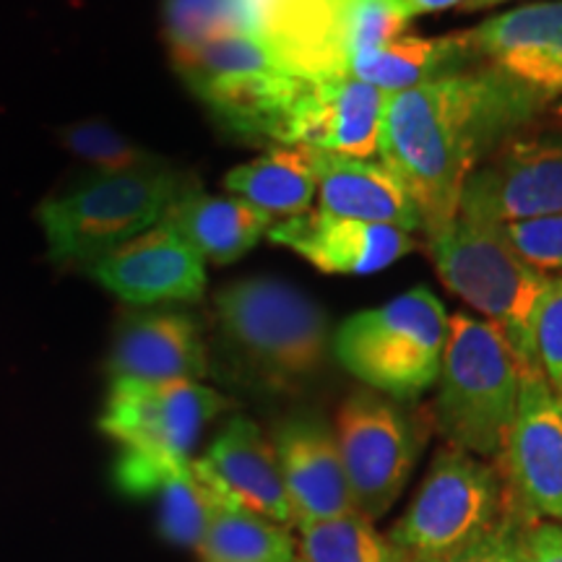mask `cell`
Returning <instances> with one entry per match:
<instances>
[{"label": "cell", "mask_w": 562, "mask_h": 562, "mask_svg": "<svg viewBox=\"0 0 562 562\" xmlns=\"http://www.w3.org/2000/svg\"><path fill=\"white\" fill-rule=\"evenodd\" d=\"M547 100L487 63L389 94L381 161L417 203L427 237L451 227L469 175L521 133Z\"/></svg>", "instance_id": "cell-1"}, {"label": "cell", "mask_w": 562, "mask_h": 562, "mask_svg": "<svg viewBox=\"0 0 562 562\" xmlns=\"http://www.w3.org/2000/svg\"><path fill=\"white\" fill-rule=\"evenodd\" d=\"M216 328L232 364L269 393L311 383L328 351V323L315 302L286 281L252 277L216 294Z\"/></svg>", "instance_id": "cell-2"}, {"label": "cell", "mask_w": 562, "mask_h": 562, "mask_svg": "<svg viewBox=\"0 0 562 562\" xmlns=\"http://www.w3.org/2000/svg\"><path fill=\"white\" fill-rule=\"evenodd\" d=\"M237 21L297 79L347 76L357 55L404 34V0H235Z\"/></svg>", "instance_id": "cell-3"}, {"label": "cell", "mask_w": 562, "mask_h": 562, "mask_svg": "<svg viewBox=\"0 0 562 562\" xmlns=\"http://www.w3.org/2000/svg\"><path fill=\"white\" fill-rule=\"evenodd\" d=\"M427 248L442 284L505 336L524 372H542L533 318L550 273L537 271L513 250L503 224L469 216H456L451 227L427 237Z\"/></svg>", "instance_id": "cell-4"}, {"label": "cell", "mask_w": 562, "mask_h": 562, "mask_svg": "<svg viewBox=\"0 0 562 562\" xmlns=\"http://www.w3.org/2000/svg\"><path fill=\"white\" fill-rule=\"evenodd\" d=\"M521 378V362L490 321L451 315L435 404L440 432L459 451L501 456L516 417Z\"/></svg>", "instance_id": "cell-5"}, {"label": "cell", "mask_w": 562, "mask_h": 562, "mask_svg": "<svg viewBox=\"0 0 562 562\" xmlns=\"http://www.w3.org/2000/svg\"><path fill=\"white\" fill-rule=\"evenodd\" d=\"M195 191V182L167 170L100 175L74 191L42 203L40 222L47 235L50 258L60 266L91 269L108 252L165 222L182 195Z\"/></svg>", "instance_id": "cell-6"}, {"label": "cell", "mask_w": 562, "mask_h": 562, "mask_svg": "<svg viewBox=\"0 0 562 562\" xmlns=\"http://www.w3.org/2000/svg\"><path fill=\"white\" fill-rule=\"evenodd\" d=\"M446 341V305L427 286H417L344 321L334 351L368 389L393 398H417L438 383Z\"/></svg>", "instance_id": "cell-7"}, {"label": "cell", "mask_w": 562, "mask_h": 562, "mask_svg": "<svg viewBox=\"0 0 562 562\" xmlns=\"http://www.w3.org/2000/svg\"><path fill=\"white\" fill-rule=\"evenodd\" d=\"M503 516V476L472 453L446 448L391 531L406 560H427L476 542Z\"/></svg>", "instance_id": "cell-8"}, {"label": "cell", "mask_w": 562, "mask_h": 562, "mask_svg": "<svg viewBox=\"0 0 562 562\" xmlns=\"http://www.w3.org/2000/svg\"><path fill=\"white\" fill-rule=\"evenodd\" d=\"M336 446L360 516L381 518L398 501L419 456L409 414L375 391H357L336 414Z\"/></svg>", "instance_id": "cell-9"}, {"label": "cell", "mask_w": 562, "mask_h": 562, "mask_svg": "<svg viewBox=\"0 0 562 562\" xmlns=\"http://www.w3.org/2000/svg\"><path fill=\"white\" fill-rule=\"evenodd\" d=\"M227 406V398L199 381H115L100 427L123 453L188 461L203 427Z\"/></svg>", "instance_id": "cell-10"}, {"label": "cell", "mask_w": 562, "mask_h": 562, "mask_svg": "<svg viewBox=\"0 0 562 562\" xmlns=\"http://www.w3.org/2000/svg\"><path fill=\"white\" fill-rule=\"evenodd\" d=\"M562 214V131L516 133L469 175L459 216L510 224Z\"/></svg>", "instance_id": "cell-11"}, {"label": "cell", "mask_w": 562, "mask_h": 562, "mask_svg": "<svg viewBox=\"0 0 562 562\" xmlns=\"http://www.w3.org/2000/svg\"><path fill=\"white\" fill-rule=\"evenodd\" d=\"M501 459L503 503L531 521L562 524V402L542 372H524Z\"/></svg>", "instance_id": "cell-12"}, {"label": "cell", "mask_w": 562, "mask_h": 562, "mask_svg": "<svg viewBox=\"0 0 562 562\" xmlns=\"http://www.w3.org/2000/svg\"><path fill=\"white\" fill-rule=\"evenodd\" d=\"M385 104V91L351 76L305 79L286 117L281 144L351 159H375L381 157Z\"/></svg>", "instance_id": "cell-13"}, {"label": "cell", "mask_w": 562, "mask_h": 562, "mask_svg": "<svg viewBox=\"0 0 562 562\" xmlns=\"http://www.w3.org/2000/svg\"><path fill=\"white\" fill-rule=\"evenodd\" d=\"M273 448L292 508V526L334 521L357 510L334 432L315 417L281 422Z\"/></svg>", "instance_id": "cell-14"}, {"label": "cell", "mask_w": 562, "mask_h": 562, "mask_svg": "<svg viewBox=\"0 0 562 562\" xmlns=\"http://www.w3.org/2000/svg\"><path fill=\"white\" fill-rule=\"evenodd\" d=\"M89 273L131 305L193 302L206 290L203 258L167 224L108 252Z\"/></svg>", "instance_id": "cell-15"}, {"label": "cell", "mask_w": 562, "mask_h": 562, "mask_svg": "<svg viewBox=\"0 0 562 562\" xmlns=\"http://www.w3.org/2000/svg\"><path fill=\"white\" fill-rule=\"evenodd\" d=\"M269 237L311 261L323 273H355L368 277L389 269L398 258L417 248L409 232L334 216L311 209L271 224Z\"/></svg>", "instance_id": "cell-16"}, {"label": "cell", "mask_w": 562, "mask_h": 562, "mask_svg": "<svg viewBox=\"0 0 562 562\" xmlns=\"http://www.w3.org/2000/svg\"><path fill=\"white\" fill-rule=\"evenodd\" d=\"M476 58L544 97L562 94V0L513 9L469 32Z\"/></svg>", "instance_id": "cell-17"}, {"label": "cell", "mask_w": 562, "mask_h": 562, "mask_svg": "<svg viewBox=\"0 0 562 562\" xmlns=\"http://www.w3.org/2000/svg\"><path fill=\"white\" fill-rule=\"evenodd\" d=\"M108 368L115 381H199L209 372L206 344L191 315L133 313L117 326Z\"/></svg>", "instance_id": "cell-18"}, {"label": "cell", "mask_w": 562, "mask_h": 562, "mask_svg": "<svg viewBox=\"0 0 562 562\" xmlns=\"http://www.w3.org/2000/svg\"><path fill=\"white\" fill-rule=\"evenodd\" d=\"M321 211L404 232H425L422 214L406 188L383 161L351 159L311 149Z\"/></svg>", "instance_id": "cell-19"}, {"label": "cell", "mask_w": 562, "mask_h": 562, "mask_svg": "<svg viewBox=\"0 0 562 562\" xmlns=\"http://www.w3.org/2000/svg\"><path fill=\"white\" fill-rule=\"evenodd\" d=\"M203 461L237 505L273 524L292 526V508L281 480L277 448L266 440L256 422L245 417L232 419Z\"/></svg>", "instance_id": "cell-20"}, {"label": "cell", "mask_w": 562, "mask_h": 562, "mask_svg": "<svg viewBox=\"0 0 562 562\" xmlns=\"http://www.w3.org/2000/svg\"><path fill=\"white\" fill-rule=\"evenodd\" d=\"M474 60L476 53L469 32L442 34V37L398 34L396 40L385 42L375 50L357 55L349 63L347 76L370 83L385 94H402L422 83L467 70Z\"/></svg>", "instance_id": "cell-21"}, {"label": "cell", "mask_w": 562, "mask_h": 562, "mask_svg": "<svg viewBox=\"0 0 562 562\" xmlns=\"http://www.w3.org/2000/svg\"><path fill=\"white\" fill-rule=\"evenodd\" d=\"M161 224L180 235L201 258L227 266L256 248L271 229L273 220L243 199H220L191 191L175 203Z\"/></svg>", "instance_id": "cell-22"}, {"label": "cell", "mask_w": 562, "mask_h": 562, "mask_svg": "<svg viewBox=\"0 0 562 562\" xmlns=\"http://www.w3.org/2000/svg\"><path fill=\"white\" fill-rule=\"evenodd\" d=\"M224 188L248 201L271 220H286L311 211L318 193L307 146H281L263 157L235 167L224 175Z\"/></svg>", "instance_id": "cell-23"}, {"label": "cell", "mask_w": 562, "mask_h": 562, "mask_svg": "<svg viewBox=\"0 0 562 562\" xmlns=\"http://www.w3.org/2000/svg\"><path fill=\"white\" fill-rule=\"evenodd\" d=\"M151 495L159 505L161 533L180 547H199L211 518L227 505H237L203 459L172 463Z\"/></svg>", "instance_id": "cell-24"}, {"label": "cell", "mask_w": 562, "mask_h": 562, "mask_svg": "<svg viewBox=\"0 0 562 562\" xmlns=\"http://www.w3.org/2000/svg\"><path fill=\"white\" fill-rule=\"evenodd\" d=\"M195 550L201 562H294L297 542L286 526L227 505L211 518Z\"/></svg>", "instance_id": "cell-25"}, {"label": "cell", "mask_w": 562, "mask_h": 562, "mask_svg": "<svg viewBox=\"0 0 562 562\" xmlns=\"http://www.w3.org/2000/svg\"><path fill=\"white\" fill-rule=\"evenodd\" d=\"M294 562H409L360 513L300 529Z\"/></svg>", "instance_id": "cell-26"}, {"label": "cell", "mask_w": 562, "mask_h": 562, "mask_svg": "<svg viewBox=\"0 0 562 562\" xmlns=\"http://www.w3.org/2000/svg\"><path fill=\"white\" fill-rule=\"evenodd\" d=\"M60 144L83 161L100 167L102 175L151 170L165 161L154 157L131 138H125L104 121H79L60 131Z\"/></svg>", "instance_id": "cell-27"}, {"label": "cell", "mask_w": 562, "mask_h": 562, "mask_svg": "<svg viewBox=\"0 0 562 562\" xmlns=\"http://www.w3.org/2000/svg\"><path fill=\"white\" fill-rule=\"evenodd\" d=\"M165 19L170 50L193 47L229 30H243L235 0H167Z\"/></svg>", "instance_id": "cell-28"}, {"label": "cell", "mask_w": 562, "mask_h": 562, "mask_svg": "<svg viewBox=\"0 0 562 562\" xmlns=\"http://www.w3.org/2000/svg\"><path fill=\"white\" fill-rule=\"evenodd\" d=\"M533 344H537L539 370L562 402V273L550 277V284L539 300L533 318Z\"/></svg>", "instance_id": "cell-29"}, {"label": "cell", "mask_w": 562, "mask_h": 562, "mask_svg": "<svg viewBox=\"0 0 562 562\" xmlns=\"http://www.w3.org/2000/svg\"><path fill=\"white\" fill-rule=\"evenodd\" d=\"M513 250L537 271H562V214L503 224Z\"/></svg>", "instance_id": "cell-30"}, {"label": "cell", "mask_w": 562, "mask_h": 562, "mask_svg": "<svg viewBox=\"0 0 562 562\" xmlns=\"http://www.w3.org/2000/svg\"><path fill=\"white\" fill-rule=\"evenodd\" d=\"M531 518L503 503V516L492 529L476 542L461 547V550L440 554V558L414 560V562H521L518 544H521V529Z\"/></svg>", "instance_id": "cell-31"}, {"label": "cell", "mask_w": 562, "mask_h": 562, "mask_svg": "<svg viewBox=\"0 0 562 562\" xmlns=\"http://www.w3.org/2000/svg\"><path fill=\"white\" fill-rule=\"evenodd\" d=\"M521 562H562V524L529 521L518 544Z\"/></svg>", "instance_id": "cell-32"}, {"label": "cell", "mask_w": 562, "mask_h": 562, "mask_svg": "<svg viewBox=\"0 0 562 562\" xmlns=\"http://www.w3.org/2000/svg\"><path fill=\"white\" fill-rule=\"evenodd\" d=\"M463 3H467V0H404V9L409 13V19H414V16H427V13L461 9Z\"/></svg>", "instance_id": "cell-33"}, {"label": "cell", "mask_w": 562, "mask_h": 562, "mask_svg": "<svg viewBox=\"0 0 562 562\" xmlns=\"http://www.w3.org/2000/svg\"><path fill=\"white\" fill-rule=\"evenodd\" d=\"M497 3H505V0H467V3L461 5V11L472 13V11H484V9H492V5Z\"/></svg>", "instance_id": "cell-34"}, {"label": "cell", "mask_w": 562, "mask_h": 562, "mask_svg": "<svg viewBox=\"0 0 562 562\" xmlns=\"http://www.w3.org/2000/svg\"><path fill=\"white\" fill-rule=\"evenodd\" d=\"M554 117H558V123L562 125V102L558 104V108H554Z\"/></svg>", "instance_id": "cell-35"}]
</instances>
